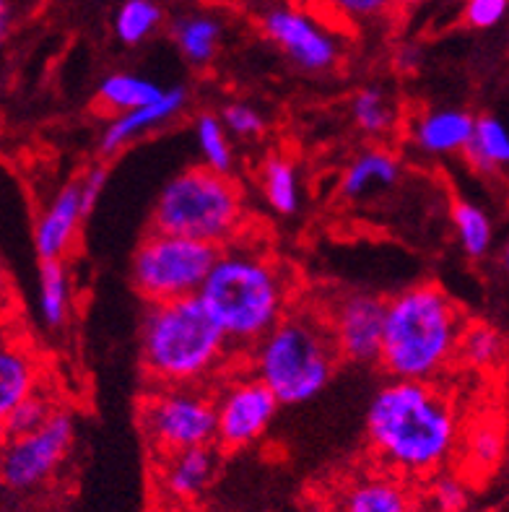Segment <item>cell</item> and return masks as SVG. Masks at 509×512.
<instances>
[{
	"label": "cell",
	"instance_id": "cell-1",
	"mask_svg": "<svg viewBox=\"0 0 509 512\" xmlns=\"http://www.w3.org/2000/svg\"><path fill=\"white\" fill-rule=\"evenodd\" d=\"M367 445L380 468L400 479H432L458 455L463 422L439 383L390 380L369 401Z\"/></svg>",
	"mask_w": 509,
	"mask_h": 512
},
{
	"label": "cell",
	"instance_id": "cell-2",
	"mask_svg": "<svg viewBox=\"0 0 509 512\" xmlns=\"http://www.w3.org/2000/svg\"><path fill=\"white\" fill-rule=\"evenodd\" d=\"M198 299L242 357L297 302V281L284 260L245 229L219 247Z\"/></svg>",
	"mask_w": 509,
	"mask_h": 512
},
{
	"label": "cell",
	"instance_id": "cell-3",
	"mask_svg": "<svg viewBox=\"0 0 509 512\" xmlns=\"http://www.w3.org/2000/svg\"><path fill=\"white\" fill-rule=\"evenodd\" d=\"M468 323L458 299L434 281L385 299L377 367L390 380L442 383L458 370V346Z\"/></svg>",
	"mask_w": 509,
	"mask_h": 512
},
{
	"label": "cell",
	"instance_id": "cell-4",
	"mask_svg": "<svg viewBox=\"0 0 509 512\" xmlns=\"http://www.w3.org/2000/svg\"><path fill=\"white\" fill-rule=\"evenodd\" d=\"M239 354L198 297L154 302L141 325V367L149 385L211 388Z\"/></svg>",
	"mask_w": 509,
	"mask_h": 512
},
{
	"label": "cell",
	"instance_id": "cell-5",
	"mask_svg": "<svg viewBox=\"0 0 509 512\" xmlns=\"http://www.w3.org/2000/svg\"><path fill=\"white\" fill-rule=\"evenodd\" d=\"M239 362L281 406H302L317 398L341 367L320 305L299 299Z\"/></svg>",
	"mask_w": 509,
	"mask_h": 512
},
{
	"label": "cell",
	"instance_id": "cell-6",
	"mask_svg": "<svg viewBox=\"0 0 509 512\" xmlns=\"http://www.w3.org/2000/svg\"><path fill=\"white\" fill-rule=\"evenodd\" d=\"M151 229L224 247L247 229L245 193L232 175H219L203 164L190 167L162 188Z\"/></svg>",
	"mask_w": 509,
	"mask_h": 512
},
{
	"label": "cell",
	"instance_id": "cell-7",
	"mask_svg": "<svg viewBox=\"0 0 509 512\" xmlns=\"http://www.w3.org/2000/svg\"><path fill=\"white\" fill-rule=\"evenodd\" d=\"M216 255L219 247L208 242L151 229L130 260V281L149 305L198 297Z\"/></svg>",
	"mask_w": 509,
	"mask_h": 512
},
{
	"label": "cell",
	"instance_id": "cell-8",
	"mask_svg": "<svg viewBox=\"0 0 509 512\" xmlns=\"http://www.w3.org/2000/svg\"><path fill=\"white\" fill-rule=\"evenodd\" d=\"M141 429L156 458L213 445V390L206 385H149L141 401Z\"/></svg>",
	"mask_w": 509,
	"mask_h": 512
},
{
	"label": "cell",
	"instance_id": "cell-9",
	"mask_svg": "<svg viewBox=\"0 0 509 512\" xmlns=\"http://www.w3.org/2000/svg\"><path fill=\"white\" fill-rule=\"evenodd\" d=\"M213 411H216V448L245 450L252 448L276 422L281 403L258 377L232 364L224 375L211 385Z\"/></svg>",
	"mask_w": 509,
	"mask_h": 512
},
{
	"label": "cell",
	"instance_id": "cell-10",
	"mask_svg": "<svg viewBox=\"0 0 509 512\" xmlns=\"http://www.w3.org/2000/svg\"><path fill=\"white\" fill-rule=\"evenodd\" d=\"M76 440V419L60 406L42 427L6 437L0 453V484L11 492H29L58 474Z\"/></svg>",
	"mask_w": 509,
	"mask_h": 512
},
{
	"label": "cell",
	"instance_id": "cell-11",
	"mask_svg": "<svg viewBox=\"0 0 509 512\" xmlns=\"http://www.w3.org/2000/svg\"><path fill=\"white\" fill-rule=\"evenodd\" d=\"M336 26L312 8L276 6L263 16V32L291 63L307 73H328L341 63Z\"/></svg>",
	"mask_w": 509,
	"mask_h": 512
},
{
	"label": "cell",
	"instance_id": "cell-12",
	"mask_svg": "<svg viewBox=\"0 0 509 512\" xmlns=\"http://www.w3.org/2000/svg\"><path fill=\"white\" fill-rule=\"evenodd\" d=\"M341 362L374 367L380 357L385 299L369 292H341L317 302Z\"/></svg>",
	"mask_w": 509,
	"mask_h": 512
},
{
	"label": "cell",
	"instance_id": "cell-13",
	"mask_svg": "<svg viewBox=\"0 0 509 512\" xmlns=\"http://www.w3.org/2000/svg\"><path fill=\"white\" fill-rule=\"evenodd\" d=\"M39 388H45L42 354L19 328L0 323V422Z\"/></svg>",
	"mask_w": 509,
	"mask_h": 512
},
{
	"label": "cell",
	"instance_id": "cell-14",
	"mask_svg": "<svg viewBox=\"0 0 509 512\" xmlns=\"http://www.w3.org/2000/svg\"><path fill=\"white\" fill-rule=\"evenodd\" d=\"M333 512H419L411 484L385 468L348 479L333 502Z\"/></svg>",
	"mask_w": 509,
	"mask_h": 512
},
{
	"label": "cell",
	"instance_id": "cell-15",
	"mask_svg": "<svg viewBox=\"0 0 509 512\" xmlns=\"http://www.w3.org/2000/svg\"><path fill=\"white\" fill-rule=\"evenodd\" d=\"M187 107V91L182 86H174V89H164L154 102L143 104L130 112H120L107 123V128L102 130V138H99V151L104 156H112L117 151H123L125 146H130L138 138L149 136L151 130L162 128V125L172 123L174 117L182 115V110Z\"/></svg>",
	"mask_w": 509,
	"mask_h": 512
},
{
	"label": "cell",
	"instance_id": "cell-16",
	"mask_svg": "<svg viewBox=\"0 0 509 512\" xmlns=\"http://www.w3.org/2000/svg\"><path fill=\"white\" fill-rule=\"evenodd\" d=\"M86 221L78 195V182H68L58 190V195L45 206L34 224V250L42 260H65L71 253L78 229Z\"/></svg>",
	"mask_w": 509,
	"mask_h": 512
},
{
	"label": "cell",
	"instance_id": "cell-17",
	"mask_svg": "<svg viewBox=\"0 0 509 512\" xmlns=\"http://www.w3.org/2000/svg\"><path fill=\"white\" fill-rule=\"evenodd\" d=\"M159 461V489L172 502H193L211 487L219 468V448H190L162 455Z\"/></svg>",
	"mask_w": 509,
	"mask_h": 512
},
{
	"label": "cell",
	"instance_id": "cell-18",
	"mask_svg": "<svg viewBox=\"0 0 509 512\" xmlns=\"http://www.w3.org/2000/svg\"><path fill=\"white\" fill-rule=\"evenodd\" d=\"M476 117L460 107H432L411 123L413 146L426 156L463 154Z\"/></svg>",
	"mask_w": 509,
	"mask_h": 512
},
{
	"label": "cell",
	"instance_id": "cell-19",
	"mask_svg": "<svg viewBox=\"0 0 509 512\" xmlns=\"http://www.w3.org/2000/svg\"><path fill=\"white\" fill-rule=\"evenodd\" d=\"M403 175L400 159L385 146H369L348 162L343 169L338 193L346 201H364L377 193L395 188Z\"/></svg>",
	"mask_w": 509,
	"mask_h": 512
},
{
	"label": "cell",
	"instance_id": "cell-20",
	"mask_svg": "<svg viewBox=\"0 0 509 512\" xmlns=\"http://www.w3.org/2000/svg\"><path fill=\"white\" fill-rule=\"evenodd\" d=\"M260 193L273 214L297 216L302 208V172L284 151H271L260 164Z\"/></svg>",
	"mask_w": 509,
	"mask_h": 512
},
{
	"label": "cell",
	"instance_id": "cell-21",
	"mask_svg": "<svg viewBox=\"0 0 509 512\" xmlns=\"http://www.w3.org/2000/svg\"><path fill=\"white\" fill-rule=\"evenodd\" d=\"M73 281L65 260H42L39 263L37 310L50 331H60L71 320Z\"/></svg>",
	"mask_w": 509,
	"mask_h": 512
},
{
	"label": "cell",
	"instance_id": "cell-22",
	"mask_svg": "<svg viewBox=\"0 0 509 512\" xmlns=\"http://www.w3.org/2000/svg\"><path fill=\"white\" fill-rule=\"evenodd\" d=\"M465 162L478 175H497L509 164V133L494 115H481L473 120L471 138L463 149Z\"/></svg>",
	"mask_w": 509,
	"mask_h": 512
},
{
	"label": "cell",
	"instance_id": "cell-23",
	"mask_svg": "<svg viewBox=\"0 0 509 512\" xmlns=\"http://www.w3.org/2000/svg\"><path fill=\"white\" fill-rule=\"evenodd\" d=\"M504 364V338L502 333L489 323L481 320H468L463 328L458 346V367L473 372L499 370Z\"/></svg>",
	"mask_w": 509,
	"mask_h": 512
},
{
	"label": "cell",
	"instance_id": "cell-24",
	"mask_svg": "<svg viewBox=\"0 0 509 512\" xmlns=\"http://www.w3.org/2000/svg\"><path fill=\"white\" fill-rule=\"evenodd\" d=\"M174 42L187 63L211 65L221 47V24L206 13H190L174 24Z\"/></svg>",
	"mask_w": 509,
	"mask_h": 512
},
{
	"label": "cell",
	"instance_id": "cell-25",
	"mask_svg": "<svg viewBox=\"0 0 509 512\" xmlns=\"http://www.w3.org/2000/svg\"><path fill=\"white\" fill-rule=\"evenodd\" d=\"M351 117L364 136L377 141H385L398 128V110L382 86H364L356 91L351 99Z\"/></svg>",
	"mask_w": 509,
	"mask_h": 512
},
{
	"label": "cell",
	"instance_id": "cell-26",
	"mask_svg": "<svg viewBox=\"0 0 509 512\" xmlns=\"http://www.w3.org/2000/svg\"><path fill=\"white\" fill-rule=\"evenodd\" d=\"M162 86L151 81V78L136 76V73H110L102 78V84L97 89V99L104 110L115 112H130L143 104L154 102L162 94Z\"/></svg>",
	"mask_w": 509,
	"mask_h": 512
},
{
	"label": "cell",
	"instance_id": "cell-27",
	"mask_svg": "<svg viewBox=\"0 0 509 512\" xmlns=\"http://www.w3.org/2000/svg\"><path fill=\"white\" fill-rule=\"evenodd\" d=\"M450 216L463 253L473 260L486 258L494 245V224L484 208L468 201H455Z\"/></svg>",
	"mask_w": 509,
	"mask_h": 512
},
{
	"label": "cell",
	"instance_id": "cell-28",
	"mask_svg": "<svg viewBox=\"0 0 509 512\" xmlns=\"http://www.w3.org/2000/svg\"><path fill=\"white\" fill-rule=\"evenodd\" d=\"M458 453H463L468 468L476 474L494 471L504 458V427L497 422H478L463 429Z\"/></svg>",
	"mask_w": 509,
	"mask_h": 512
},
{
	"label": "cell",
	"instance_id": "cell-29",
	"mask_svg": "<svg viewBox=\"0 0 509 512\" xmlns=\"http://www.w3.org/2000/svg\"><path fill=\"white\" fill-rule=\"evenodd\" d=\"M195 143L203 156V167L213 169L219 175H232L234 143L216 112H200L195 117Z\"/></svg>",
	"mask_w": 509,
	"mask_h": 512
},
{
	"label": "cell",
	"instance_id": "cell-30",
	"mask_svg": "<svg viewBox=\"0 0 509 512\" xmlns=\"http://www.w3.org/2000/svg\"><path fill=\"white\" fill-rule=\"evenodd\" d=\"M164 13L156 0H125L115 13V37L123 45H141L162 26Z\"/></svg>",
	"mask_w": 509,
	"mask_h": 512
},
{
	"label": "cell",
	"instance_id": "cell-31",
	"mask_svg": "<svg viewBox=\"0 0 509 512\" xmlns=\"http://www.w3.org/2000/svg\"><path fill=\"white\" fill-rule=\"evenodd\" d=\"M312 11L320 13L330 24L361 26L393 13L395 3L393 0H317Z\"/></svg>",
	"mask_w": 509,
	"mask_h": 512
},
{
	"label": "cell",
	"instance_id": "cell-32",
	"mask_svg": "<svg viewBox=\"0 0 509 512\" xmlns=\"http://www.w3.org/2000/svg\"><path fill=\"white\" fill-rule=\"evenodd\" d=\"M58 409V398H55V393L45 385V388H39L37 393H32L26 401H21L0 424H3L6 437L24 435V432H32V429L42 427Z\"/></svg>",
	"mask_w": 509,
	"mask_h": 512
},
{
	"label": "cell",
	"instance_id": "cell-33",
	"mask_svg": "<svg viewBox=\"0 0 509 512\" xmlns=\"http://www.w3.org/2000/svg\"><path fill=\"white\" fill-rule=\"evenodd\" d=\"M221 125L226 128L229 138L237 141H258L265 136V117L258 107L247 102H229L219 112Z\"/></svg>",
	"mask_w": 509,
	"mask_h": 512
},
{
	"label": "cell",
	"instance_id": "cell-34",
	"mask_svg": "<svg viewBox=\"0 0 509 512\" xmlns=\"http://www.w3.org/2000/svg\"><path fill=\"white\" fill-rule=\"evenodd\" d=\"M426 502H429L432 512H463L468 507V487L460 476L439 471L437 476H432Z\"/></svg>",
	"mask_w": 509,
	"mask_h": 512
},
{
	"label": "cell",
	"instance_id": "cell-35",
	"mask_svg": "<svg viewBox=\"0 0 509 512\" xmlns=\"http://www.w3.org/2000/svg\"><path fill=\"white\" fill-rule=\"evenodd\" d=\"M509 0H465L463 21L471 29H494L507 16Z\"/></svg>",
	"mask_w": 509,
	"mask_h": 512
},
{
	"label": "cell",
	"instance_id": "cell-36",
	"mask_svg": "<svg viewBox=\"0 0 509 512\" xmlns=\"http://www.w3.org/2000/svg\"><path fill=\"white\" fill-rule=\"evenodd\" d=\"M110 180V169L104 167V164H97V167L86 169L84 175L78 177V195H81V208H84V214L89 216L97 206L99 195L104 193V185Z\"/></svg>",
	"mask_w": 509,
	"mask_h": 512
},
{
	"label": "cell",
	"instance_id": "cell-37",
	"mask_svg": "<svg viewBox=\"0 0 509 512\" xmlns=\"http://www.w3.org/2000/svg\"><path fill=\"white\" fill-rule=\"evenodd\" d=\"M13 305V284L8 276V268L0 260V323H6V315Z\"/></svg>",
	"mask_w": 509,
	"mask_h": 512
},
{
	"label": "cell",
	"instance_id": "cell-38",
	"mask_svg": "<svg viewBox=\"0 0 509 512\" xmlns=\"http://www.w3.org/2000/svg\"><path fill=\"white\" fill-rule=\"evenodd\" d=\"M11 32V0H0V42Z\"/></svg>",
	"mask_w": 509,
	"mask_h": 512
},
{
	"label": "cell",
	"instance_id": "cell-39",
	"mask_svg": "<svg viewBox=\"0 0 509 512\" xmlns=\"http://www.w3.org/2000/svg\"><path fill=\"white\" fill-rule=\"evenodd\" d=\"M395 8H413L419 6V3H424V0H393Z\"/></svg>",
	"mask_w": 509,
	"mask_h": 512
},
{
	"label": "cell",
	"instance_id": "cell-40",
	"mask_svg": "<svg viewBox=\"0 0 509 512\" xmlns=\"http://www.w3.org/2000/svg\"><path fill=\"white\" fill-rule=\"evenodd\" d=\"M289 6H299V8H312L317 0H286Z\"/></svg>",
	"mask_w": 509,
	"mask_h": 512
},
{
	"label": "cell",
	"instance_id": "cell-41",
	"mask_svg": "<svg viewBox=\"0 0 509 512\" xmlns=\"http://www.w3.org/2000/svg\"><path fill=\"white\" fill-rule=\"evenodd\" d=\"M3 442H6V432H3V424H0V453H3Z\"/></svg>",
	"mask_w": 509,
	"mask_h": 512
}]
</instances>
